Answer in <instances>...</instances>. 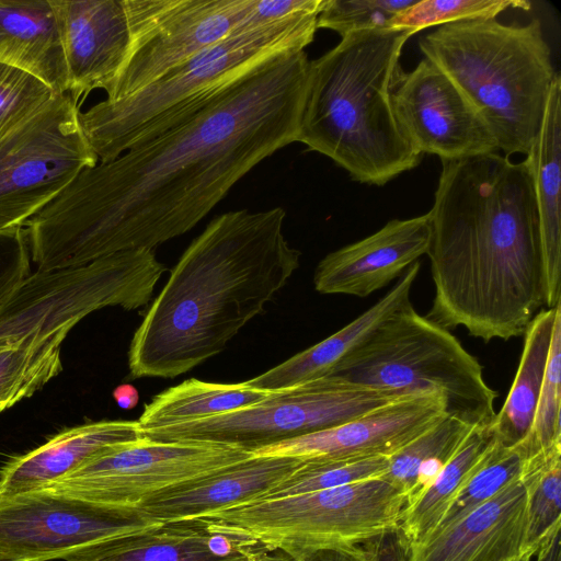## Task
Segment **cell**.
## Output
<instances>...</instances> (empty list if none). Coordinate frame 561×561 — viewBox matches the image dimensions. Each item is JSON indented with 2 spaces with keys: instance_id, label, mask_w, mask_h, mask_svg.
Masks as SVG:
<instances>
[{
  "instance_id": "obj_25",
  "label": "cell",
  "mask_w": 561,
  "mask_h": 561,
  "mask_svg": "<svg viewBox=\"0 0 561 561\" xmlns=\"http://www.w3.org/2000/svg\"><path fill=\"white\" fill-rule=\"evenodd\" d=\"M0 62L27 71L55 93L68 92V72L50 0H0Z\"/></svg>"
},
{
  "instance_id": "obj_22",
  "label": "cell",
  "mask_w": 561,
  "mask_h": 561,
  "mask_svg": "<svg viewBox=\"0 0 561 561\" xmlns=\"http://www.w3.org/2000/svg\"><path fill=\"white\" fill-rule=\"evenodd\" d=\"M262 550L211 533L202 520L193 519L102 541L66 561H241Z\"/></svg>"
},
{
  "instance_id": "obj_11",
  "label": "cell",
  "mask_w": 561,
  "mask_h": 561,
  "mask_svg": "<svg viewBox=\"0 0 561 561\" xmlns=\"http://www.w3.org/2000/svg\"><path fill=\"white\" fill-rule=\"evenodd\" d=\"M405 396L327 376L273 392L239 410L142 434L160 442L210 440L253 450L342 424Z\"/></svg>"
},
{
  "instance_id": "obj_42",
  "label": "cell",
  "mask_w": 561,
  "mask_h": 561,
  "mask_svg": "<svg viewBox=\"0 0 561 561\" xmlns=\"http://www.w3.org/2000/svg\"><path fill=\"white\" fill-rule=\"evenodd\" d=\"M113 398L119 408L131 410L137 405L139 394L134 386L124 383L114 389Z\"/></svg>"
},
{
  "instance_id": "obj_31",
  "label": "cell",
  "mask_w": 561,
  "mask_h": 561,
  "mask_svg": "<svg viewBox=\"0 0 561 561\" xmlns=\"http://www.w3.org/2000/svg\"><path fill=\"white\" fill-rule=\"evenodd\" d=\"M65 339H23L0 346V412L31 397L60 373Z\"/></svg>"
},
{
  "instance_id": "obj_46",
  "label": "cell",
  "mask_w": 561,
  "mask_h": 561,
  "mask_svg": "<svg viewBox=\"0 0 561 561\" xmlns=\"http://www.w3.org/2000/svg\"><path fill=\"white\" fill-rule=\"evenodd\" d=\"M0 561H21V560H15L13 558L4 556L3 553H0Z\"/></svg>"
},
{
  "instance_id": "obj_28",
  "label": "cell",
  "mask_w": 561,
  "mask_h": 561,
  "mask_svg": "<svg viewBox=\"0 0 561 561\" xmlns=\"http://www.w3.org/2000/svg\"><path fill=\"white\" fill-rule=\"evenodd\" d=\"M472 427L476 426L445 415L388 457L389 467L381 478L404 494L405 506L412 504L433 483Z\"/></svg>"
},
{
  "instance_id": "obj_21",
  "label": "cell",
  "mask_w": 561,
  "mask_h": 561,
  "mask_svg": "<svg viewBox=\"0 0 561 561\" xmlns=\"http://www.w3.org/2000/svg\"><path fill=\"white\" fill-rule=\"evenodd\" d=\"M138 421H99L67 428L0 469V494L45 488L113 446L142 437Z\"/></svg>"
},
{
  "instance_id": "obj_29",
  "label": "cell",
  "mask_w": 561,
  "mask_h": 561,
  "mask_svg": "<svg viewBox=\"0 0 561 561\" xmlns=\"http://www.w3.org/2000/svg\"><path fill=\"white\" fill-rule=\"evenodd\" d=\"M491 440L486 427H472L433 483L404 507L398 529L408 548L423 541L434 530Z\"/></svg>"
},
{
  "instance_id": "obj_30",
  "label": "cell",
  "mask_w": 561,
  "mask_h": 561,
  "mask_svg": "<svg viewBox=\"0 0 561 561\" xmlns=\"http://www.w3.org/2000/svg\"><path fill=\"white\" fill-rule=\"evenodd\" d=\"M520 479L527 494L522 553L533 557L552 530L561 526V444L526 458Z\"/></svg>"
},
{
  "instance_id": "obj_10",
  "label": "cell",
  "mask_w": 561,
  "mask_h": 561,
  "mask_svg": "<svg viewBox=\"0 0 561 561\" xmlns=\"http://www.w3.org/2000/svg\"><path fill=\"white\" fill-rule=\"evenodd\" d=\"M253 458V450L210 440H153L145 435L111 447L42 488L123 515L147 500Z\"/></svg>"
},
{
  "instance_id": "obj_33",
  "label": "cell",
  "mask_w": 561,
  "mask_h": 561,
  "mask_svg": "<svg viewBox=\"0 0 561 561\" xmlns=\"http://www.w3.org/2000/svg\"><path fill=\"white\" fill-rule=\"evenodd\" d=\"M388 467L389 458L385 456L302 460L286 480L263 499H278L381 478Z\"/></svg>"
},
{
  "instance_id": "obj_27",
  "label": "cell",
  "mask_w": 561,
  "mask_h": 561,
  "mask_svg": "<svg viewBox=\"0 0 561 561\" xmlns=\"http://www.w3.org/2000/svg\"><path fill=\"white\" fill-rule=\"evenodd\" d=\"M273 392L244 385L195 378L168 388L145 405L138 420L141 431L206 419L257 403Z\"/></svg>"
},
{
  "instance_id": "obj_13",
  "label": "cell",
  "mask_w": 561,
  "mask_h": 561,
  "mask_svg": "<svg viewBox=\"0 0 561 561\" xmlns=\"http://www.w3.org/2000/svg\"><path fill=\"white\" fill-rule=\"evenodd\" d=\"M130 27L126 60L108 101L128 96L230 34L249 30L254 0H124Z\"/></svg>"
},
{
  "instance_id": "obj_9",
  "label": "cell",
  "mask_w": 561,
  "mask_h": 561,
  "mask_svg": "<svg viewBox=\"0 0 561 561\" xmlns=\"http://www.w3.org/2000/svg\"><path fill=\"white\" fill-rule=\"evenodd\" d=\"M167 271L153 250L117 252L82 265L30 274L0 308V346L67 336L104 307L147 306Z\"/></svg>"
},
{
  "instance_id": "obj_37",
  "label": "cell",
  "mask_w": 561,
  "mask_h": 561,
  "mask_svg": "<svg viewBox=\"0 0 561 561\" xmlns=\"http://www.w3.org/2000/svg\"><path fill=\"white\" fill-rule=\"evenodd\" d=\"M416 0H327L318 15V28L341 37L356 30L389 27L392 18Z\"/></svg>"
},
{
  "instance_id": "obj_40",
  "label": "cell",
  "mask_w": 561,
  "mask_h": 561,
  "mask_svg": "<svg viewBox=\"0 0 561 561\" xmlns=\"http://www.w3.org/2000/svg\"><path fill=\"white\" fill-rule=\"evenodd\" d=\"M299 561H369V558L363 547L353 545L319 549Z\"/></svg>"
},
{
  "instance_id": "obj_6",
  "label": "cell",
  "mask_w": 561,
  "mask_h": 561,
  "mask_svg": "<svg viewBox=\"0 0 561 561\" xmlns=\"http://www.w3.org/2000/svg\"><path fill=\"white\" fill-rule=\"evenodd\" d=\"M318 15L301 13L237 31L144 89L80 111L82 130L99 162L181 123L260 61L286 50H305L313 42Z\"/></svg>"
},
{
  "instance_id": "obj_17",
  "label": "cell",
  "mask_w": 561,
  "mask_h": 561,
  "mask_svg": "<svg viewBox=\"0 0 561 561\" xmlns=\"http://www.w3.org/2000/svg\"><path fill=\"white\" fill-rule=\"evenodd\" d=\"M61 37L68 92L79 104L95 89L105 93L130 45L124 0H50Z\"/></svg>"
},
{
  "instance_id": "obj_43",
  "label": "cell",
  "mask_w": 561,
  "mask_h": 561,
  "mask_svg": "<svg viewBox=\"0 0 561 561\" xmlns=\"http://www.w3.org/2000/svg\"><path fill=\"white\" fill-rule=\"evenodd\" d=\"M261 561H296L283 552H267Z\"/></svg>"
},
{
  "instance_id": "obj_24",
  "label": "cell",
  "mask_w": 561,
  "mask_h": 561,
  "mask_svg": "<svg viewBox=\"0 0 561 561\" xmlns=\"http://www.w3.org/2000/svg\"><path fill=\"white\" fill-rule=\"evenodd\" d=\"M561 77L549 92L539 134L526 154L539 220L546 307L561 302Z\"/></svg>"
},
{
  "instance_id": "obj_8",
  "label": "cell",
  "mask_w": 561,
  "mask_h": 561,
  "mask_svg": "<svg viewBox=\"0 0 561 561\" xmlns=\"http://www.w3.org/2000/svg\"><path fill=\"white\" fill-rule=\"evenodd\" d=\"M404 494L382 478L343 486L255 500L196 519L216 534L296 561L331 547L364 543L398 528Z\"/></svg>"
},
{
  "instance_id": "obj_12",
  "label": "cell",
  "mask_w": 561,
  "mask_h": 561,
  "mask_svg": "<svg viewBox=\"0 0 561 561\" xmlns=\"http://www.w3.org/2000/svg\"><path fill=\"white\" fill-rule=\"evenodd\" d=\"M69 93L0 135V230L23 228L99 159Z\"/></svg>"
},
{
  "instance_id": "obj_16",
  "label": "cell",
  "mask_w": 561,
  "mask_h": 561,
  "mask_svg": "<svg viewBox=\"0 0 561 561\" xmlns=\"http://www.w3.org/2000/svg\"><path fill=\"white\" fill-rule=\"evenodd\" d=\"M446 415L440 394L405 396L342 424L253 449V457H390Z\"/></svg>"
},
{
  "instance_id": "obj_45",
  "label": "cell",
  "mask_w": 561,
  "mask_h": 561,
  "mask_svg": "<svg viewBox=\"0 0 561 561\" xmlns=\"http://www.w3.org/2000/svg\"><path fill=\"white\" fill-rule=\"evenodd\" d=\"M530 559H531V557L523 554V556H520V557H518L516 559H513L511 561H530Z\"/></svg>"
},
{
  "instance_id": "obj_39",
  "label": "cell",
  "mask_w": 561,
  "mask_h": 561,
  "mask_svg": "<svg viewBox=\"0 0 561 561\" xmlns=\"http://www.w3.org/2000/svg\"><path fill=\"white\" fill-rule=\"evenodd\" d=\"M363 548L369 561H407L408 557V545L398 528L364 542Z\"/></svg>"
},
{
  "instance_id": "obj_14",
  "label": "cell",
  "mask_w": 561,
  "mask_h": 561,
  "mask_svg": "<svg viewBox=\"0 0 561 561\" xmlns=\"http://www.w3.org/2000/svg\"><path fill=\"white\" fill-rule=\"evenodd\" d=\"M161 524L46 489L0 494V553L21 561L66 560L92 545Z\"/></svg>"
},
{
  "instance_id": "obj_34",
  "label": "cell",
  "mask_w": 561,
  "mask_h": 561,
  "mask_svg": "<svg viewBox=\"0 0 561 561\" xmlns=\"http://www.w3.org/2000/svg\"><path fill=\"white\" fill-rule=\"evenodd\" d=\"M561 312L553 325L547 365L533 425L517 447L525 458L561 444Z\"/></svg>"
},
{
  "instance_id": "obj_20",
  "label": "cell",
  "mask_w": 561,
  "mask_h": 561,
  "mask_svg": "<svg viewBox=\"0 0 561 561\" xmlns=\"http://www.w3.org/2000/svg\"><path fill=\"white\" fill-rule=\"evenodd\" d=\"M302 462L293 457H253L202 480L160 493L133 515L149 522L193 520L207 513L261 500Z\"/></svg>"
},
{
  "instance_id": "obj_32",
  "label": "cell",
  "mask_w": 561,
  "mask_h": 561,
  "mask_svg": "<svg viewBox=\"0 0 561 561\" xmlns=\"http://www.w3.org/2000/svg\"><path fill=\"white\" fill-rule=\"evenodd\" d=\"M525 459L517 446L507 447L492 437L477 466L425 539L451 526L518 479Z\"/></svg>"
},
{
  "instance_id": "obj_1",
  "label": "cell",
  "mask_w": 561,
  "mask_h": 561,
  "mask_svg": "<svg viewBox=\"0 0 561 561\" xmlns=\"http://www.w3.org/2000/svg\"><path fill=\"white\" fill-rule=\"evenodd\" d=\"M310 60L277 53L192 115L80 172L25 224L37 271L154 250L193 229L260 162L297 142Z\"/></svg>"
},
{
  "instance_id": "obj_35",
  "label": "cell",
  "mask_w": 561,
  "mask_h": 561,
  "mask_svg": "<svg viewBox=\"0 0 561 561\" xmlns=\"http://www.w3.org/2000/svg\"><path fill=\"white\" fill-rule=\"evenodd\" d=\"M507 9L528 11L530 2L523 0H416L396 14L389 27L421 30L448 23L479 19H495Z\"/></svg>"
},
{
  "instance_id": "obj_26",
  "label": "cell",
  "mask_w": 561,
  "mask_h": 561,
  "mask_svg": "<svg viewBox=\"0 0 561 561\" xmlns=\"http://www.w3.org/2000/svg\"><path fill=\"white\" fill-rule=\"evenodd\" d=\"M560 312L561 302L554 308L541 309L523 335L524 347L513 385L488 427L492 437L507 447L520 445L533 425L554 320Z\"/></svg>"
},
{
  "instance_id": "obj_15",
  "label": "cell",
  "mask_w": 561,
  "mask_h": 561,
  "mask_svg": "<svg viewBox=\"0 0 561 561\" xmlns=\"http://www.w3.org/2000/svg\"><path fill=\"white\" fill-rule=\"evenodd\" d=\"M391 100L401 130L422 154L450 161L497 150L492 133L470 101L426 58L409 72L401 70Z\"/></svg>"
},
{
  "instance_id": "obj_23",
  "label": "cell",
  "mask_w": 561,
  "mask_h": 561,
  "mask_svg": "<svg viewBox=\"0 0 561 561\" xmlns=\"http://www.w3.org/2000/svg\"><path fill=\"white\" fill-rule=\"evenodd\" d=\"M419 271L420 262L416 261L382 298L352 322L282 364L243 381L244 385L276 392L330 376L344 357L360 346L392 314L412 306L410 293Z\"/></svg>"
},
{
  "instance_id": "obj_3",
  "label": "cell",
  "mask_w": 561,
  "mask_h": 561,
  "mask_svg": "<svg viewBox=\"0 0 561 561\" xmlns=\"http://www.w3.org/2000/svg\"><path fill=\"white\" fill-rule=\"evenodd\" d=\"M282 207L214 218L172 268L134 333L133 378H174L219 354L286 285L301 252Z\"/></svg>"
},
{
  "instance_id": "obj_4",
  "label": "cell",
  "mask_w": 561,
  "mask_h": 561,
  "mask_svg": "<svg viewBox=\"0 0 561 561\" xmlns=\"http://www.w3.org/2000/svg\"><path fill=\"white\" fill-rule=\"evenodd\" d=\"M414 34L393 27L352 31L310 60L297 142L363 184L381 186L414 169L422 153L401 130L391 100L402 49Z\"/></svg>"
},
{
  "instance_id": "obj_7",
  "label": "cell",
  "mask_w": 561,
  "mask_h": 561,
  "mask_svg": "<svg viewBox=\"0 0 561 561\" xmlns=\"http://www.w3.org/2000/svg\"><path fill=\"white\" fill-rule=\"evenodd\" d=\"M330 376L401 394L438 393L446 415L471 426L488 428L495 416L497 394L480 363L449 330L413 306L392 314Z\"/></svg>"
},
{
  "instance_id": "obj_2",
  "label": "cell",
  "mask_w": 561,
  "mask_h": 561,
  "mask_svg": "<svg viewBox=\"0 0 561 561\" xmlns=\"http://www.w3.org/2000/svg\"><path fill=\"white\" fill-rule=\"evenodd\" d=\"M435 287L425 318L489 342L523 336L546 307L537 204L527 164L496 152L442 160L428 211Z\"/></svg>"
},
{
  "instance_id": "obj_18",
  "label": "cell",
  "mask_w": 561,
  "mask_h": 561,
  "mask_svg": "<svg viewBox=\"0 0 561 561\" xmlns=\"http://www.w3.org/2000/svg\"><path fill=\"white\" fill-rule=\"evenodd\" d=\"M430 239L428 213L392 219L375 233L327 254L316 267L314 288L321 294L367 297L425 255Z\"/></svg>"
},
{
  "instance_id": "obj_36",
  "label": "cell",
  "mask_w": 561,
  "mask_h": 561,
  "mask_svg": "<svg viewBox=\"0 0 561 561\" xmlns=\"http://www.w3.org/2000/svg\"><path fill=\"white\" fill-rule=\"evenodd\" d=\"M55 94L34 75L0 62V135L34 114Z\"/></svg>"
},
{
  "instance_id": "obj_19",
  "label": "cell",
  "mask_w": 561,
  "mask_h": 561,
  "mask_svg": "<svg viewBox=\"0 0 561 561\" xmlns=\"http://www.w3.org/2000/svg\"><path fill=\"white\" fill-rule=\"evenodd\" d=\"M526 506V488L519 477L451 526L409 547L407 561L516 559L523 556Z\"/></svg>"
},
{
  "instance_id": "obj_44",
  "label": "cell",
  "mask_w": 561,
  "mask_h": 561,
  "mask_svg": "<svg viewBox=\"0 0 561 561\" xmlns=\"http://www.w3.org/2000/svg\"><path fill=\"white\" fill-rule=\"evenodd\" d=\"M268 551H265V550H262L247 559H243L241 561H261L263 559V557L267 553Z\"/></svg>"
},
{
  "instance_id": "obj_41",
  "label": "cell",
  "mask_w": 561,
  "mask_h": 561,
  "mask_svg": "<svg viewBox=\"0 0 561 561\" xmlns=\"http://www.w3.org/2000/svg\"><path fill=\"white\" fill-rule=\"evenodd\" d=\"M560 528L557 527L537 550L536 561H561Z\"/></svg>"
},
{
  "instance_id": "obj_5",
  "label": "cell",
  "mask_w": 561,
  "mask_h": 561,
  "mask_svg": "<svg viewBox=\"0 0 561 561\" xmlns=\"http://www.w3.org/2000/svg\"><path fill=\"white\" fill-rule=\"evenodd\" d=\"M420 49L466 95L505 156L527 154L541 127L554 70L538 19L448 23L420 39Z\"/></svg>"
},
{
  "instance_id": "obj_38",
  "label": "cell",
  "mask_w": 561,
  "mask_h": 561,
  "mask_svg": "<svg viewBox=\"0 0 561 561\" xmlns=\"http://www.w3.org/2000/svg\"><path fill=\"white\" fill-rule=\"evenodd\" d=\"M24 228L0 230V308L31 274Z\"/></svg>"
}]
</instances>
